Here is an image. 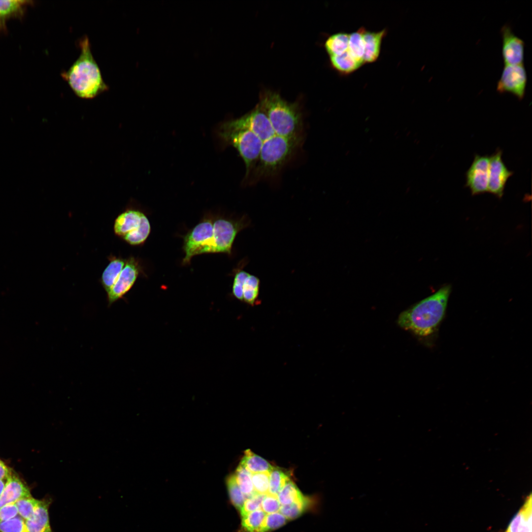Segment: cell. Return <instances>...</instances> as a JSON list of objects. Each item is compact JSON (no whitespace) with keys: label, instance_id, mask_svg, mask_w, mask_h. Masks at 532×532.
I'll return each mask as SVG.
<instances>
[{"label":"cell","instance_id":"cell-31","mask_svg":"<svg viewBox=\"0 0 532 532\" xmlns=\"http://www.w3.org/2000/svg\"><path fill=\"white\" fill-rule=\"evenodd\" d=\"M287 520L284 516L278 512L266 514L259 532H267L278 528L284 525Z\"/></svg>","mask_w":532,"mask_h":532},{"label":"cell","instance_id":"cell-29","mask_svg":"<svg viewBox=\"0 0 532 532\" xmlns=\"http://www.w3.org/2000/svg\"><path fill=\"white\" fill-rule=\"evenodd\" d=\"M308 500L304 498L302 499L287 505H281L279 511L287 519H293L300 516L307 508Z\"/></svg>","mask_w":532,"mask_h":532},{"label":"cell","instance_id":"cell-8","mask_svg":"<svg viewBox=\"0 0 532 532\" xmlns=\"http://www.w3.org/2000/svg\"><path fill=\"white\" fill-rule=\"evenodd\" d=\"M150 230V224L146 216L135 209L128 208L120 213L114 224L115 234L131 245L143 244Z\"/></svg>","mask_w":532,"mask_h":532},{"label":"cell","instance_id":"cell-13","mask_svg":"<svg viewBox=\"0 0 532 532\" xmlns=\"http://www.w3.org/2000/svg\"><path fill=\"white\" fill-rule=\"evenodd\" d=\"M512 174L513 172L507 168L502 161V151L498 150L489 157L488 192L501 198L506 183Z\"/></svg>","mask_w":532,"mask_h":532},{"label":"cell","instance_id":"cell-12","mask_svg":"<svg viewBox=\"0 0 532 532\" xmlns=\"http://www.w3.org/2000/svg\"><path fill=\"white\" fill-rule=\"evenodd\" d=\"M489 157L476 155L466 172V186L472 195L488 192Z\"/></svg>","mask_w":532,"mask_h":532},{"label":"cell","instance_id":"cell-28","mask_svg":"<svg viewBox=\"0 0 532 532\" xmlns=\"http://www.w3.org/2000/svg\"><path fill=\"white\" fill-rule=\"evenodd\" d=\"M290 480L288 474L281 469L273 467L269 472L268 494L277 496L285 484Z\"/></svg>","mask_w":532,"mask_h":532},{"label":"cell","instance_id":"cell-26","mask_svg":"<svg viewBox=\"0 0 532 532\" xmlns=\"http://www.w3.org/2000/svg\"><path fill=\"white\" fill-rule=\"evenodd\" d=\"M266 514L261 509L249 513L242 517V527L247 532H259Z\"/></svg>","mask_w":532,"mask_h":532},{"label":"cell","instance_id":"cell-22","mask_svg":"<svg viewBox=\"0 0 532 532\" xmlns=\"http://www.w3.org/2000/svg\"><path fill=\"white\" fill-rule=\"evenodd\" d=\"M330 61L336 70L344 74L351 73L362 66L348 50L340 55L330 57Z\"/></svg>","mask_w":532,"mask_h":532},{"label":"cell","instance_id":"cell-27","mask_svg":"<svg viewBox=\"0 0 532 532\" xmlns=\"http://www.w3.org/2000/svg\"><path fill=\"white\" fill-rule=\"evenodd\" d=\"M40 500L32 496L19 499L15 502L18 514L25 520L30 519L36 512Z\"/></svg>","mask_w":532,"mask_h":532},{"label":"cell","instance_id":"cell-34","mask_svg":"<svg viewBox=\"0 0 532 532\" xmlns=\"http://www.w3.org/2000/svg\"><path fill=\"white\" fill-rule=\"evenodd\" d=\"M265 495L256 493L251 497L246 499L240 510L241 516L261 509L262 503Z\"/></svg>","mask_w":532,"mask_h":532},{"label":"cell","instance_id":"cell-14","mask_svg":"<svg viewBox=\"0 0 532 532\" xmlns=\"http://www.w3.org/2000/svg\"><path fill=\"white\" fill-rule=\"evenodd\" d=\"M502 37V56L504 65L523 64L525 43L516 35L511 27L504 25L500 29Z\"/></svg>","mask_w":532,"mask_h":532},{"label":"cell","instance_id":"cell-15","mask_svg":"<svg viewBox=\"0 0 532 532\" xmlns=\"http://www.w3.org/2000/svg\"><path fill=\"white\" fill-rule=\"evenodd\" d=\"M32 496L28 487L12 470L0 496V508L22 498Z\"/></svg>","mask_w":532,"mask_h":532},{"label":"cell","instance_id":"cell-18","mask_svg":"<svg viewBox=\"0 0 532 532\" xmlns=\"http://www.w3.org/2000/svg\"><path fill=\"white\" fill-rule=\"evenodd\" d=\"M387 31L384 29L379 32L365 30L363 33L364 42V64L372 63L378 58L382 40L386 35Z\"/></svg>","mask_w":532,"mask_h":532},{"label":"cell","instance_id":"cell-33","mask_svg":"<svg viewBox=\"0 0 532 532\" xmlns=\"http://www.w3.org/2000/svg\"><path fill=\"white\" fill-rule=\"evenodd\" d=\"M0 532H29L25 520L22 517H15L7 521L0 522Z\"/></svg>","mask_w":532,"mask_h":532},{"label":"cell","instance_id":"cell-19","mask_svg":"<svg viewBox=\"0 0 532 532\" xmlns=\"http://www.w3.org/2000/svg\"><path fill=\"white\" fill-rule=\"evenodd\" d=\"M51 500L43 499L33 516L25 520L29 532H53L50 526L48 509Z\"/></svg>","mask_w":532,"mask_h":532},{"label":"cell","instance_id":"cell-2","mask_svg":"<svg viewBox=\"0 0 532 532\" xmlns=\"http://www.w3.org/2000/svg\"><path fill=\"white\" fill-rule=\"evenodd\" d=\"M451 291L450 284L444 285L432 295L402 312L398 317L399 325L420 336L432 334L444 316Z\"/></svg>","mask_w":532,"mask_h":532},{"label":"cell","instance_id":"cell-10","mask_svg":"<svg viewBox=\"0 0 532 532\" xmlns=\"http://www.w3.org/2000/svg\"><path fill=\"white\" fill-rule=\"evenodd\" d=\"M527 82L526 70L523 64L505 65L497 85L499 94L510 93L519 100L525 96Z\"/></svg>","mask_w":532,"mask_h":532},{"label":"cell","instance_id":"cell-16","mask_svg":"<svg viewBox=\"0 0 532 532\" xmlns=\"http://www.w3.org/2000/svg\"><path fill=\"white\" fill-rule=\"evenodd\" d=\"M32 2V1L25 0H0V32L7 31L8 19L23 17L26 6Z\"/></svg>","mask_w":532,"mask_h":532},{"label":"cell","instance_id":"cell-21","mask_svg":"<svg viewBox=\"0 0 532 532\" xmlns=\"http://www.w3.org/2000/svg\"><path fill=\"white\" fill-rule=\"evenodd\" d=\"M240 465L251 473L265 471L270 472L273 467L266 460L254 454L250 449L245 451Z\"/></svg>","mask_w":532,"mask_h":532},{"label":"cell","instance_id":"cell-25","mask_svg":"<svg viewBox=\"0 0 532 532\" xmlns=\"http://www.w3.org/2000/svg\"><path fill=\"white\" fill-rule=\"evenodd\" d=\"M281 505H287L302 499L304 497L291 480L287 482L277 494Z\"/></svg>","mask_w":532,"mask_h":532},{"label":"cell","instance_id":"cell-17","mask_svg":"<svg viewBox=\"0 0 532 532\" xmlns=\"http://www.w3.org/2000/svg\"><path fill=\"white\" fill-rule=\"evenodd\" d=\"M532 494L510 522L505 532H532Z\"/></svg>","mask_w":532,"mask_h":532},{"label":"cell","instance_id":"cell-23","mask_svg":"<svg viewBox=\"0 0 532 532\" xmlns=\"http://www.w3.org/2000/svg\"><path fill=\"white\" fill-rule=\"evenodd\" d=\"M365 30L364 28L362 27L357 31L349 34L348 51L361 66L364 64L365 47L363 33Z\"/></svg>","mask_w":532,"mask_h":532},{"label":"cell","instance_id":"cell-5","mask_svg":"<svg viewBox=\"0 0 532 532\" xmlns=\"http://www.w3.org/2000/svg\"><path fill=\"white\" fill-rule=\"evenodd\" d=\"M100 282L107 293L108 305L122 299L134 285L141 267L133 257L124 259L110 256Z\"/></svg>","mask_w":532,"mask_h":532},{"label":"cell","instance_id":"cell-11","mask_svg":"<svg viewBox=\"0 0 532 532\" xmlns=\"http://www.w3.org/2000/svg\"><path fill=\"white\" fill-rule=\"evenodd\" d=\"M260 280L256 276L242 269L235 272L233 285V294L237 299L254 306L259 303Z\"/></svg>","mask_w":532,"mask_h":532},{"label":"cell","instance_id":"cell-9","mask_svg":"<svg viewBox=\"0 0 532 532\" xmlns=\"http://www.w3.org/2000/svg\"><path fill=\"white\" fill-rule=\"evenodd\" d=\"M231 125L252 131L263 141L277 135L264 110L258 103L251 111L239 118L228 121Z\"/></svg>","mask_w":532,"mask_h":532},{"label":"cell","instance_id":"cell-4","mask_svg":"<svg viewBox=\"0 0 532 532\" xmlns=\"http://www.w3.org/2000/svg\"><path fill=\"white\" fill-rule=\"evenodd\" d=\"M259 104L277 135L284 137L301 135L302 117L297 103L289 102L277 93L268 91L261 95Z\"/></svg>","mask_w":532,"mask_h":532},{"label":"cell","instance_id":"cell-24","mask_svg":"<svg viewBox=\"0 0 532 532\" xmlns=\"http://www.w3.org/2000/svg\"><path fill=\"white\" fill-rule=\"evenodd\" d=\"M234 475L245 499L256 493L253 487L251 473L245 467L240 464Z\"/></svg>","mask_w":532,"mask_h":532},{"label":"cell","instance_id":"cell-30","mask_svg":"<svg viewBox=\"0 0 532 532\" xmlns=\"http://www.w3.org/2000/svg\"><path fill=\"white\" fill-rule=\"evenodd\" d=\"M227 487L233 504L236 508L240 510L246 499L237 484L234 474L228 478Z\"/></svg>","mask_w":532,"mask_h":532},{"label":"cell","instance_id":"cell-37","mask_svg":"<svg viewBox=\"0 0 532 532\" xmlns=\"http://www.w3.org/2000/svg\"><path fill=\"white\" fill-rule=\"evenodd\" d=\"M12 470L0 459V480H6L11 474Z\"/></svg>","mask_w":532,"mask_h":532},{"label":"cell","instance_id":"cell-6","mask_svg":"<svg viewBox=\"0 0 532 532\" xmlns=\"http://www.w3.org/2000/svg\"><path fill=\"white\" fill-rule=\"evenodd\" d=\"M302 135L284 137L275 135L263 143L257 164L253 171L255 180L278 172L300 146Z\"/></svg>","mask_w":532,"mask_h":532},{"label":"cell","instance_id":"cell-36","mask_svg":"<svg viewBox=\"0 0 532 532\" xmlns=\"http://www.w3.org/2000/svg\"><path fill=\"white\" fill-rule=\"evenodd\" d=\"M18 514V511L15 503L6 504L0 508V522L13 518Z\"/></svg>","mask_w":532,"mask_h":532},{"label":"cell","instance_id":"cell-20","mask_svg":"<svg viewBox=\"0 0 532 532\" xmlns=\"http://www.w3.org/2000/svg\"><path fill=\"white\" fill-rule=\"evenodd\" d=\"M349 34L337 33L330 36L325 42V48L330 57L340 55L348 49Z\"/></svg>","mask_w":532,"mask_h":532},{"label":"cell","instance_id":"cell-7","mask_svg":"<svg viewBox=\"0 0 532 532\" xmlns=\"http://www.w3.org/2000/svg\"><path fill=\"white\" fill-rule=\"evenodd\" d=\"M217 135L224 145H231L237 150L245 163V178H248L259 161L263 141L252 131L233 126L228 121L218 126Z\"/></svg>","mask_w":532,"mask_h":532},{"label":"cell","instance_id":"cell-35","mask_svg":"<svg viewBox=\"0 0 532 532\" xmlns=\"http://www.w3.org/2000/svg\"><path fill=\"white\" fill-rule=\"evenodd\" d=\"M280 506L277 496L268 493L265 496L263 499L261 509L265 513L270 514L278 511Z\"/></svg>","mask_w":532,"mask_h":532},{"label":"cell","instance_id":"cell-38","mask_svg":"<svg viewBox=\"0 0 532 532\" xmlns=\"http://www.w3.org/2000/svg\"><path fill=\"white\" fill-rule=\"evenodd\" d=\"M4 485L5 483L3 482V481L0 480V496L3 491Z\"/></svg>","mask_w":532,"mask_h":532},{"label":"cell","instance_id":"cell-32","mask_svg":"<svg viewBox=\"0 0 532 532\" xmlns=\"http://www.w3.org/2000/svg\"><path fill=\"white\" fill-rule=\"evenodd\" d=\"M253 487L256 493L262 495L268 493L269 472L251 473Z\"/></svg>","mask_w":532,"mask_h":532},{"label":"cell","instance_id":"cell-1","mask_svg":"<svg viewBox=\"0 0 532 532\" xmlns=\"http://www.w3.org/2000/svg\"><path fill=\"white\" fill-rule=\"evenodd\" d=\"M250 224L246 215L234 219H204L184 237L183 263H189L193 257L203 253L231 254L237 233Z\"/></svg>","mask_w":532,"mask_h":532},{"label":"cell","instance_id":"cell-3","mask_svg":"<svg viewBox=\"0 0 532 532\" xmlns=\"http://www.w3.org/2000/svg\"><path fill=\"white\" fill-rule=\"evenodd\" d=\"M80 53L70 67L61 73L74 93L79 98L92 99L108 89L100 67L93 55L87 36L79 41Z\"/></svg>","mask_w":532,"mask_h":532}]
</instances>
